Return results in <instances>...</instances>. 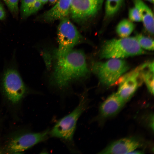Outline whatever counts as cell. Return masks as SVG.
I'll return each instance as SVG.
<instances>
[{
    "instance_id": "cell-1",
    "label": "cell",
    "mask_w": 154,
    "mask_h": 154,
    "mask_svg": "<svg viewBox=\"0 0 154 154\" xmlns=\"http://www.w3.org/2000/svg\"><path fill=\"white\" fill-rule=\"evenodd\" d=\"M55 58L51 80L60 89H65L72 81L88 74L85 56L81 50L71 49L62 53L56 51Z\"/></svg>"
},
{
    "instance_id": "cell-2",
    "label": "cell",
    "mask_w": 154,
    "mask_h": 154,
    "mask_svg": "<svg viewBox=\"0 0 154 154\" xmlns=\"http://www.w3.org/2000/svg\"><path fill=\"white\" fill-rule=\"evenodd\" d=\"M15 54L10 60L5 62L0 74V92L7 107L17 112L20 109L24 99L34 92L23 80Z\"/></svg>"
},
{
    "instance_id": "cell-3",
    "label": "cell",
    "mask_w": 154,
    "mask_h": 154,
    "mask_svg": "<svg viewBox=\"0 0 154 154\" xmlns=\"http://www.w3.org/2000/svg\"><path fill=\"white\" fill-rule=\"evenodd\" d=\"M86 95V92L81 94L76 108L69 114L59 120L50 130L49 136L60 139L72 153L79 152L74 143V135L78 119L88 108L89 101Z\"/></svg>"
},
{
    "instance_id": "cell-4",
    "label": "cell",
    "mask_w": 154,
    "mask_h": 154,
    "mask_svg": "<svg viewBox=\"0 0 154 154\" xmlns=\"http://www.w3.org/2000/svg\"><path fill=\"white\" fill-rule=\"evenodd\" d=\"M49 129L39 132L26 130H17L9 134L0 144V153H21L37 144L46 140Z\"/></svg>"
},
{
    "instance_id": "cell-5",
    "label": "cell",
    "mask_w": 154,
    "mask_h": 154,
    "mask_svg": "<svg viewBox=\"0 0 154 154\" xmlns=\"http://www.w3.org/2000/svg\"><path fill=\"white\" fill-rule=\"evenodd\" d=\"M135 37H127L106 40L101 50L102 58L120 59L145 54Z\"/></svg>"
},
{
    "instance_id": "cell-6",
    "label": "cell",
    "mask_w": 154,
    "mask_h": 154,
    "mask_svg": "<svg viewBox=\"0 0 154 154\" xmlns=\"http://www.w3.org/2000/svg\"><path fill=\"white\" fill-rule=\"evenodd\" d=\"M128 68L125 60L114 58L104 62L94 63L92 66V70L100 82L106 86L112 85L117 82Z\"/></svg>"
},
{
    "instance_id": "cell-7",
    "label": "cell",
    "mask_w": 154,
    "mask_h": 154,
    "mask_svg": "<svg viewBox=\"0 0 154 154\" xmlns=\"http://www.w3.org/2000/svg\"><path fill=\"white\" fill-rule=\"evenodd\" d=\"M60 20L57 28L59 46L56 51L61 53L72 49L74 46L82 42L83 38L68 17Z\"/></svg>"
},
{
    "instance_id": "cell-8",
    "label": "cell",
    "mask_w": 154,
    "mask_h": 154,
    "mask_svg": "<svg viewBox=\"0 0 154 154\" xmlns=\"http://www.w3.org/2000/svg\"><path fill=\"white\" fill-rule=\"evenodd\" d=\"M104 0H71L70 15L78 22L94 17L101 9Z\"/></svg>"
},
{
    "instance_id": "cell-9",
    "label": "cell",
    "mask_w": 154,
    "mask_h": 154,
    "mask_svg": "<svg viewBox=\"0 0 154 154\" xmlns=\"http://www.w3.org/2000/svg\"><path fill=\"white\" fill-rule=\"evenodd\" d=\"M146 65V63L143 64L118 80L119 86L116 93L125 102L131 98L140 85V80H142L141 72Z\"/></svg>"
},
{
    "instance_id": "cell-10",
    "label": "cell",
    "mask_w": 154,
    "mask_h": 154,
    "mask_svg": "<svg viewBox=\"0 0 154 154\" xmlns=\"http://www.w3.org/2000/svg\"><path fill=\"white\" fill-rule=\"evenodd\" d=\"M141 145V143L135 138H125L111 143L99 153H130L139 147Z\"/></svg>"
},
{
    "instance_id": "cell-11",
    "label": "cell",
    "mask_w": 154,
    "mask_h": 154,
    "mask_svg": "<svg viewBox=\"0 0 154 154\" xmlns=\"http://www.w3.org/2000/svg\"><path fill=\"white\" fill-rule=\"evenodd\" d=\"M71 2V0H58L40 18L44 21L49 22L68 17L70 14Z\"/></svg>"
},
{
    "instance_id": "cell-12",
    "label": "cell",
    "mask_w": 154,
    "mask_h": 154,
    "mask_svg": "<svg viewBox=\"0 0 154 154\" xmlns=\"http://www.w3.org/2000/svg\"><path fill=\"white\" fill-rule=\"evenodd\" d=\"M125 103L116 93H114L108 97L100 106V114L104 118L113 116L120 110Z\"/></svg>"
},
{
    "instance_id": "cell-13",
    "label": "cell",
    "mask_w": 154,
    "mask_h": 154,
    "mask_svg": "<svg viewBox=\"0 0 154 154\" xmlns=\"http://www.w3.org/2000/svg\"><path fill=\"white\" fill-rule=\"evenodd\" d=\"M134 6L138 10L145 30L150 34H154V16L150 8L142 0H133Z\"/></svg>"
},
{
    "instance_id": "cell-14",
    "label": "cell",
    "mask_w": 154,
    "mask_h": 154,
    "mask_svg": "<svg viewBox=\"0 0 154 154\" xmlns=\"http://www.w3.org/2000/svg\"><path fill=\"white\" fill-rule=\"evenodd\" d=\"M43 5L38 0H21L20 13L21 19H25L37 13Z\"/></svg>"
},
{
    "instance_id": "cell-15",
    "label": "cell",
    "mask_w": 154,
    "mask_h": 154,
    "mask_svg": "<svg viewBox=\"0 0 154 154\" xmlns=\"http://www.w3.org/2000/svg\"><path fill=\"white\" fill-rule=\"evenodd\" d=\"M147 70L143 69L141 72V77L150 92L154 93V64L153 62L148 63Z\"/></svg>"
},
{
    "instance_id": "cell-16",
    "label": "cell",
    "mask_w": 154,
    "mask_h": 154,
    "mask_svg": "<svg viewBox=\"0 0 154 154\" xmlns=\"http://www.w3.org/2000/svg\"><path fill=\"white\" fill-rule=\"evenodd\" d=\"M135 25L130 20L124 19L121 20L116 28L117 35L121 38L129 37L135 28Z\"/></svg>"
},
{
    "instance_id": "cell-17",
    "label": "cell",
    "mask_w": 154,
    "mask_h": 154,
    "mask_svg": "<svg viewBox=\"0 0 154 154\" xmlns=\"http://www.w3.org/2000/svg\"><path fill=\"white\" fill-rule=\"evenodd\" d=\"M124 0H106L105 13L107 17L115 15L119 10Z\"/></svg>"
},
{
    "instance_id": "cell-18",
    "label": "cell",
    "mask_w": 154,
    "mask_h": 154,
    "mask_svg": "<svg viewBox=\"0 0 154 154\" xmlns=\"http://www.w3.org/2000/svg\"><path fill=\"white\" fill-rule=\"evenodd\" d=\"M135 38L142 48L149 50L154 49V40L151 38L141 34L136 35Z\"/></svg>"
},
{
    "instance_id": "cell-19",
    "label": "cell",
    "mask_w": 154,
    "mask_h": 154,
    "mask_svg": "<svg viewBox=\"0 0 154 154\" xmlns=\"http://www.w3.org/2000/svg\"><path fill=\"white\" fill-rule=\"evenodd\" d=\"M13 16L15 18L18 17L19 13V0H3Z\"/></svg>"
},
{
    "instance_id": "cell-20",
    "label": "cell",
    "mask_w": 154,
    "mask_h": 154,
    "mask_svg": "<svg viewBox=\"0 0 154 154\" xmlns=\"http://www.w3.org/2000/svg\"><path fill=\"white\" fill-rule=\"evenodd\" d=\"M128 16L129 20L132 22L142 21V19L140 13L138 9L135 6L129 9Z\"/></svg>"
},
{
    "instance_id": "cell-21",
    "label": "cell",
    "mask_w": 154,
    "mask_h": 154,
    "mask_svg": "<svg viewBox=\"0 0 154 154\" xmlns=\"http://www.w3.org/2000/svg\"><path fill=\"white\" fill-rule=\"evenodd\" d=\"M6 17V13L5 9L2 5L0 3V20H4Z\"/></svg>"
},
{
    "instance_id": "cell-22",
    "label": "cell",
    "mask_w": 154,
    "mask_h": 154,
    "mask_svg": "<svg viewBox=\"0 0 154 154\" xmlns=\"http://www.w3.org/2000/svg\"><path fill=\"white\" fill-rule=\"evenodd\" d=\"M58 0H48V1L51 4H54Z\"/></svg>"
},
{
    "instance_id": "cell-23",
    "label": "cell",
    "mask_w": 154,
    "mask_h": 154,
    "mask_svg": "<svg viewBox=\"0 0 154 154\" xmlns=\"http://www.w3.org/2000/svg\"><path fill=\"white\" fill-rule=\"evenodd\" d=\"M42 4H44L48 2V0H38Z\"/></svg>"
},
{
    "instance_id": "cell-24",
    "label": "cell",
    "mask_w": 154,
    "mask_h": 154,
    "mask_svg": "<svg viewBox=\"0 0 154 154\" xmlns=\"http://www.w3.org/2000/svg\"><path fill=\"white\" fill-rule=\"evenodd\" d=\"M146 1H147L152 3H154V0H145Z\"/></svg>"
}]
</instances>
